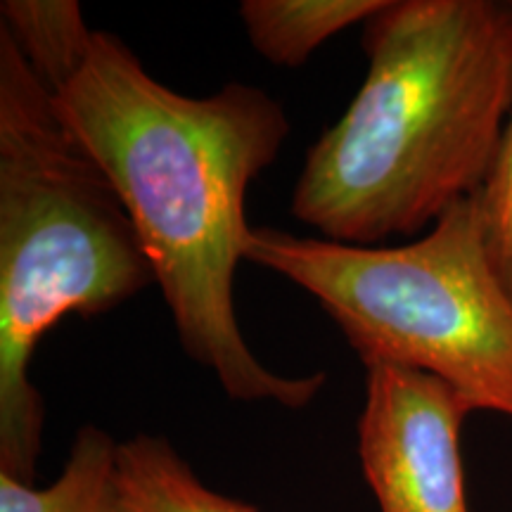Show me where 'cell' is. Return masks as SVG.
Instances as JSON below:
<instances>
[{
    "label": "cell",
    "instance_id": "cell-2",
    "mask_svg": "<svg viewBox=\"0 0 512 512\" xmlns=\"http://www.w3.org/2000/svg\"><path fill=\"white\" fill-rule=\"evenodd\" d=\"M363 50L366 79L306 152L292 214L382 247L482 188L512 114V0H387Z\"/></svg>",
    "mask_w": 512,
    "mask_h": 512
},
{
    "label": "cell",
    "instance_id": "cell-9",
    "mask_svg": "<svg viewBox=\"0 0 512 512\" xmlns=\"http://www.w3.org/2000/svg\"><path fill=\"white\" fill-rule=\"evenodd\" d=\"M0 29L50 93L79 69L95 34L76 0H3Z\"/></svg>",
    "mask_w": 512,
    "mask_h": 512
},
{
    "label": "cell",
    "instance_id": "cell-8",
    "mask_svg": "<svg viewBox=\"0 0 512 512\" xmlns=\"http://www.w3.org/2000/svg\"><path fill=\"white\" fill-rule=\"evenodd\" d=\"M117 448L105 430L83 425L46 489L0 472V512H117Z\"/></svg>",
    "mask_w": 512,
    "mask_h": 512
},
{
    "label": "cell",
    "instance_id": "cell-3",
    "mask_svg": "<svg viewBox=\"0 0 512 512\" xmlns=\"http://www.w3.org/2000/svg\"><path fill=\"white\" fill-rule=\"evenodd\" d=\"M155 283L131 216L0 29V472L34 484L46 406L31 382L62 318L110 313Z\"/></svg>",
    "mask_w": 512,
    "mask_h": 512
},
{
    "label": "cell",
    "instance_id": "cell-1",
    "mask_svg": "<svg viewBox=\"0 0 512 512\" xmlns=\"http://www.w3.org/2000/svg\"><path fill=\"white\" fill-rule=\"evenodd\" d=\"M50 95L131 216L185 354L230 399L309 406L325 373L266 368L235 311V273L252 235L247 188L290 136L283 105L249 83L207 98L171 91L107 31H95L79 69Z\"/></svg>",
    "mask_w": 512,
    "mask_h": 512
},
{
    "label": "cell",
    "instance_id": "cell-5",
    "mask_svg": "<svg viewBox=\"0 0 512 512\" xmlns=\"http://www.w3.org/2000/svg\"><path fill=\"white\" fill-rule=\"evenodd\" d=\"M366 370L358 456L380 512H470L460 458L465 403L418 370Z\"/></svg>",
    "mask_w": 512,
    "mask_h": 512
},
{
    "label": "cell",
    "instance_id": "cell-7",
    "mask_svg": "<svg viewBox=\"0 0 512 512\" xmlns=\"http://www.w3.org/2000/svg\"><path fill=\"white\" fill-rule=\"evenodd\" d=\"M387 0H242L249 43L275 67L297 69L351 24H366Z\"/></svg>",
    "mask_w": 512,
    "mask_h": 512
},
{
    "label": "cell",
    "instance_id": "cell-10",
    "mask_svg": "<svg viewBox=\"0 0 512 512\" xmlns=\"http://www.w3.org/2000/svg\"><path fill=\"white\" fill-rule=\"evenodd\" d=\"M475 202L484 245L503 285L512 294V114Z\"/></svg>",
    "mask_w": 512,
    "mask_h": 512
},
{
    "label": "cell",
    "instance_id": "cell-6",
    "mask_svg": "<svg viewBox=\"0 0 512 512\" xmlns=\"http://www.w3.org/2000/svg\"><path fill=\"white\" fill-rule=\"evenodd\" d=\"M117 512L259 510L209 489L169 439L136 434L117 448Z\"/></svg>",
    "mask_w": 512,
    "mask_h": 512
},
{
    "label": "cell",
    "instance_id": "cell-4",
    "mask_svg": "<svg viewBox=\"0 0 512 512\" xmlns=\"http://www.w3.org/2000/svg\"><path fill=\"white\" fill-rule=\"evenodd\" d=\"M245 261L309 292L363 366L432 375L470 413L512 420V294L484 245L475 197L394 247L252 228Z\"/></svg>",
    "mask_w": 512,
    "mask_h": 512
}]
</instances>
